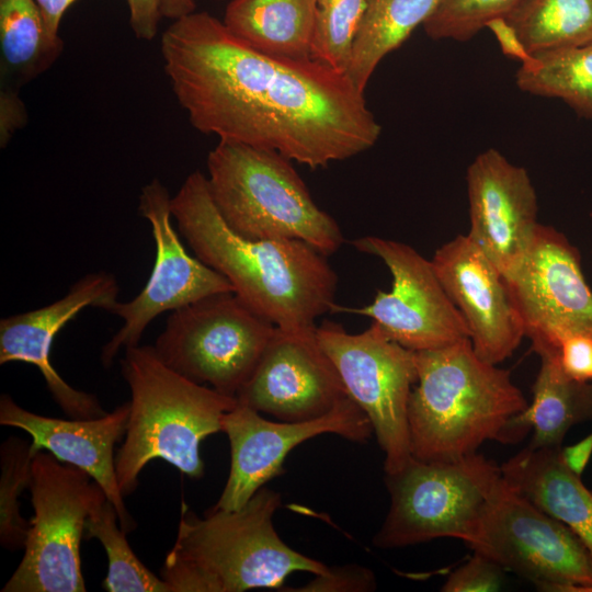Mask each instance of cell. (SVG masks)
<instances>
[{
    "mask_svg": "<svg viewBox=\"0 0 592 592\" xmlns=\"http://www.w3.org/2000/svg\"><path fill=\"white\" fill-rule=\"evenodd\" d=\"M440 0H365L345 76L362 93L380 60L429 19Z\"/></svg>",
    "mask_w": 592,
    "mask_h": 592,
    "instance_id": "25",
    "label": "cell"
},
{
    "mask_svg": "<svg viewBox=\"0 0 592 592\" xmlns=\"http://www.w3.org/2000/svg\"><path fill=\"white\" fill-rule=\"evenodd\" d=\"M129 12V25L141 41H151L158 33L162 18L159 0H125Z\"/></svg>",
    "mask_w": 592,
    "mask_h": 592,
    "instance_id": "36",
    "label": "cell"
},
{
    "mask_svg": "<svg viewBox=\"0 0 592 592\" xmlns=\"http://www.w3.org/2000/svg\"><path fill=\"white\" fill-rule=\"evenodd\" d=\"M351 397L368 417L385 454L384 471L400 469L412 456L408 402L418 379L415 352L388 338L376 322L352 334L332 321L316 329Z\"/></svg>",
    "mask_w": 592,
    "mask_h": 592,
    "instance_id": "10",
    "label": "cell"
},
{
    "mask_svg": "<svg viewBox=\"0 0 592 592\" xmlns=\"http://www.w3.org/2000/svg\"><path fill=\"white\" fill-rule=\"evenodd\" d=\"M45 19L49 33L54 37L59 36V26L66 11L77 0H36Z\"/></svg>",
    "mask_w": 592,
    "mask_h": 592,
    "instance_id": "38",
    "label": "cell"
},
{
    "mask_svg": "<svg viewBox=\"0 0 592 592\" xmlns=\"http://www.w3.org/2000/svg\"><path fill=\"white\" fill-rule=\"evenodd\" d=\"M503 568L475 551L474 556L453 571L442 587L445 592H492L503 583Z\"/></svg>",
    "mask_w": 592,
    "mask_h": 592,
    "instance_id": "32",
    "label": "cell"
},
{
    "mask_svg": "<svg viewBox=\"0 0 592 592\" xmlns=\"http://www.w3.org/2000/svg\"><path fill=\"white\" fill-rule=\"evenodd\" d=\"M126 535L115 506L103 492L90 509L84 527V537L96 538L107 557L103 589L107 592H171L161 577L139 560Z\"/></svg>",
    "mask_w": 592,
    "mask_h": 592,
    "instance_id": "28",
    "label": "cell"
},
{
    "mask_svg": "<svg viewBox=\"0 0 592 592\" xmlns=\"http://www.w3.org/2000/svg\"><path fill=\"white\" fill-rule=\"evenodd\" d=\"M179 234L195 257L216 270L252 310L284 330L316 327L333 312L338 276L327 255L296 239L254 240L223 219L207 179L190 173L171 198Z\"/></svg>",
    "mask_w": 592,
    "mask_h": 592,
    "instance_id": "2",
    "label": "cell"
},
{
    "mask_svg": "<svg viewBox=\"0 0 592 592\" xmlns=\"http://www.w3.org/2000/svg\"><path fill=\"white\" fill-rule=\"evenodd\" d=\"M560 448L527 446L501 467L504 481L570 528L592 556V491L563 464Z\"/></svg>",
    "mask_w": 592,
    "mask_h": 592,
    "instance_id": "21",
    "label": "cell"
},
{
    "mask_svg": "<svg viewBox=\"0 0 592 592\" xmlns=\"http://www.w3.org/2000/svg\"><path fill=\"white\" fill-rule=\"evenodd\" d=\"M517 87L530 94L560 99L592 119V43L525 56Z\"/></svg>",
    "mask_w": 592,
    "mask_h": 592,
    "instance_id": "27",
    "label": "cell"
},
{
    "mask_svg": "<svg viewBox=\"0 0 592 592\" xmlns=\"http://www.w3.org/2000/svg\"><path fill=\"white\" fill-rule=\"evenodd\" d=\"M365 0H317L310 58L345 75Z\"/></svg>",
    "mask_w": 592,
    "mask_h": 592,
    "instance_id": "30",
    "label": "cell"
},
{
    "mask_svg": "<svg viewBox=\"0 0 592 592\" xmlns=\"http://www.w3.org/2000/svg\"><path fill=\"white\" fill-rule=\"evenodd\" d=\"M523 0H440L423 23L433 39L466 42L492 22L504 20Z\"/></svg>",
    "mask_w": 592,
    "mask_h": 592,
    "instance_id": "31",
    "label": "cell"
},
{
    "mask_svg": "<svg viewBox=\"0 0 592 592\" xmlns=\"http://www.w3.org/2000/svg\"><path fill=\"white\" fill-rule=\"evenodd\" d=\"M116 278L104 271L78 280L58 300L41 308L2 318L0 321V364L23 362L34 365L57 406L71 419H93L106 411L95 395L70 386L50 361L58 332L82 309L95 307L109 312L117 301Z\"/></svg>",
    "mask_w": 592,
    "mask_h": 592,
    "instance_id": "18",
    "label": "cell"
},
{
    "mask_svg": "<svg viewBox=\"0 0 592 592\" xmlns=\"http://www.w3.org/2000/svg\"><path fill=\"white\" fill-rule=\"evenodd\" d=\"M488 27L519 59L588 45L592 43V0H523L504 20Z\"/></svg>",
    "mask_w": 592,
    "mask_h": 592,
    "instance_id": "23",
    "label": "cell"
},
{
    "mask_svg": "<svg viewBox=\"0 0 592 592\" xmlns=\"http://www.w3.org/2000/svg\"><path fill=\"white\" fill-rule=\"evenodd\" d=\"M162 18L177 20L195 12V0H159Z\"/></svg>",
    "mask_w": 592,
    "mask_h": 592,
    "instance_id": "39",
    "label": "cell"
},
{
    "mask_svg": "<svg viewBox=\"0 0 592 592\" xmlns=\"http://www.w3.org/2000/svg\"><path fill=\"white\" fill-rule=\"evenodd\" d=\"M171 198L158 179L141 189L138 210L151 228L155 264L140 293L128 301L117 300L109 310L123 325L102 348L100 358L104 367L112 366L122 349L138 345L148 325L159 315L212 294L232 292L225 276L192 257L183 246L172 225Z\"/></svg>",
    "mask_w": 592,
    "mask_h": 592,
    "instance_id": "14",
    "label": "cell"
},
{
    "mask_svg": "<svg viewBox=\"0 0 592 592\" xmlns=\"http://www.w3.org/2000/svg\"><path fill=\"white\" fill-rule=\"evenodd\" d=\"M540 367L532 389V402L509 424L510 443L533 430L528 446L560 448L568 430L592 420V384L565 373L559 352L538 353Z\"/></svg>",
    "mask_w": 592,
    "mask_h": 592,
    "instance_id": "22",
    "label": "cell"
},
{
    "mask_svg": "<svg viewBox=\"0 0 592 592\" xmlns=\"http://www.w3.org/2000/svg\"><path fill=\"white\" fill-rule=\"evenodd\" d=\"M163 69L201 133L316 169L372 148L382 126L349 78L312 59L264 54L207 12L166 29Z\"/></svg>",
    "mask_w": 592,
    "mask_h": 592,
    "instance_id": "1",
    "label": "cell"
},
{
    "mask_svg": "<svg viewBox=\"0 0 592 592\" xmlns=\"http://www.w3.org/2000/svg\"><path fill=\"white\" fill-rule=\"evenodd\" d=\"M317 0H231L224 24L264 54L311 59Z\"/></svg>",
    "mask_w": 592,
    "mask_h": 592,
    "instance_id": "24",
    "label": "cell"
},
{
    "mask_svg": "<svg viewBox=\"0 0 592 592\" xmlns=\"http://www.w3.org/2000/svg\"><path fill=\"white\" fill-rule=\"evenodd\" d=\"M468 546L542 590L592 592V556L580 538L503 477Z\"/></svg>",
    "mask_w": 592,
    "mask_h": 592,
    "instance_id": "11",
    "label": "cell"
},
{
    "mask_svg": "<svg viewBox=\"0 0 592 592\" xmlns=\"http://www.w3.org/2000/svg\"><path fill=\"white\" fill-rule=\"evenodd\" d=\"M470 228L468 238L503 277L522 263L537 223V196L523 167L490 148L479 153L466 174Z\"/></svg>",
    "mask_w": 592,
    "mask_h": 592,
    "instance_id": "17",
    "label": "cell"
},
{
    "mask_svg": "<svg viewBox=\"0 0 592 592\" xmlns=\"http://www.w3.org/2000/svg\"><path fill=\"white\" fill-rule=\"evenodd\" d=\"M121 368L130 390L126 433L115 455L123 496L136 490L141 470L152 459L201 478V443L221 431L223 417L237 406V398L174 372L150 345L125 349Z\"/></svg>",
    "mask_w": 592,
    "mask_h": 592,
    "instance_id": "5",
    "label": "cell"
},
{
    "mask_svg": "<svg viewBox=\"0 0 592 592\" xmlns=\"http://www.w3.org/2000/svg\"><path fill=\"white\" fill-rule=\"evenodd\" d=\"M504 280L537 354L559 352L572 334L592 337V289L580 252L554 227L537 225L525 258Z\"/></svg>",
    "mask_w": 592,
    "mask_h": 592,
    "instance_id": "13",
    "label": "cell"
},
{
    "mask_svg": "<svg viewBox=\"0 0 592 592\" xmlns=\"http://www.w3.org/2000/svg\"><path fill=\"white\" fill-rule=\"evenodd\" d=\"M35 455L31 443L11 435L0 446V543L11 551L24 548L30 521L22 517L19 497L29 489Z\"/></svg>",
    "mask_w": 592,
    "mask_h": 592,
    "instance_id": "29",
    "label": "cell"
},
{
    "mask_svg": "<svg viewBox=\"0 0 592 592\" xmlns=\"http://www.w3.org/2000/svg\"><path fill=\"white\" fill-rule=\"evenodd\" d=\"M128 415L129 401L99 418L67 420L29 411L8 394L0 397V424L26 432L34 455L46 451L86 471L104 490L127 534L136 528V522L118 486L114 447L125 436Z\"/></svg>",
    "mask_w": 592,
    "mask_h": 592,
    "instance_id": "20",
    "label": "cell"
},
{
    "mask_svg": "<svg viewBox=\"0 0 592 592\" xmlns=\"http://www.w3.org/2000/svg\"><path fill=\"white\" fill-rule=\"evenodd\" d=\"M34 516L24 555L2 592H84L80 544L86 520L104 492L86 471L46 451L33 457Z\"/></svg>",
    "mask_w": 592,
    "mask_h": 592,
    "instance_id": "9",
    "label": "cell"
},
{
    "mask_svg": "<svg viewBox=\"0 0 592 592\" xmlns=\"http://www.w3.org/2000/svg\"><path fill=\"white\" fill-rule=\"evenodd\" d=\"M501 481V467L477 453L451 462L411 456L385 474L390 505L373 545L399 548L440 537L468 545Z\"/></svg>",
    "mask_w": 592,
    "mask_h": 592,
    "instance_id": "7",
    "label": "cell"
},
{
    "mask_svg": "<svg viewBox=\"0 0 592 592\" xmlns=\"http://www.w3.org/2000/svg\"><path fill=\"white\" fill-rule=\"evenodd\" d=\"M281 502L265 486L237 510L213 506L197 516L183 502L161 579L171 592H242L282 590L293 572L323 573L327 565L293 549L275 531Z\"/></svg>",
    "mask_w": 592,
    "mask_h": 592,
    "instance_id": "3",
    "label": "cell"
},
{
    "mask_svg": "<svg viewBox=\"0 0 592 592\" xmlns=\"http://www.w3.org/2000/svg\"><path fill=\"white\" fill-rule=\"evenodd\" d=\"M297 589L288 591L300 592H367L376 589L374 572L360 565L328 567L323 573Z\"/></svg>",
    "mask_w": 592,
    "mask_h": 592,
    "instance_id": "33",
    "label": "cell"
},
{
    "mask_svg": "<svg viewBox=\"0 0 592 592\" xmlns=\"http://www.w3.org/2000/svg\"><path fill=\"white\" fill-rule=\"evenodd\" d=\"M559 362L571 378L592 379V337L572 334L563 339L559 346Z\"/></svg>",
    "mask_w": 592,
    "mask_h": 592,
    "instance_id": "34",
    "label": "cell"
},
{
    "mask_svg": "<svg viewBox=\"0 0 592 592\" xmlns=\"http://www.w3.org/2000/svg\"><path fill=\"white\" fill-rule=\"evenodd\" d=\"M418 379L408 402L411 455L451 462L486 441L509 443L510 421L527 401L510 372L480 358L469 338L415 352Z\"/></svg>",
    "mask_w": 592,
    "mask_h": 592,
    "instance_id": "4",
    "label": "cell"
},
{
    "mask_svg": "<svg viewBox=\"0 0 592 592\" xmlns=\"http://www.w3.org/2000/svg\"><path fill=\"white\" fill-rule=\"evenodd\" d=\"M351 244L387 265L392 276L391 289L378 291L371 304L360 308L335 305L333 312L369 317L388 338L414 352L469 338L465 320L446 294L431 260L409 244L376 236L357 238Z\"/></svg>",
    "mask_w": 592,
    "mask_h": 592,
    "instance_id": "12",
    "label": "cell"
},
{
    "mask_svg": "<svg viewBox=\"0 0 592 592\" xmlns=\"http://www.w3.org/2000/svg\"><path fill=\"white\" fill-rule=\"evenodd\" d=\"M64 48L45 23L36 0H0L2 87L19 89L46 71Z\"/></svg>",
    "mask_w": 592,
    "mask_h": 592,
    "instance_id": "26",
    "label": "cell"
},
{
    "mask_svg": "<svg viewBox=\"0 0 592 592\" xmlns=\"http://www.w3.org/2000/svg\"><path fill=\"white\" fill-rule=\"evenodd\" d=\"M221 431L230 444V469L214 506L224 510L241 508L266 482L284 474L287 455L303 442L331 433L364 443L373 434L368 417L351 397L329 413L301 422L270 421L238 402L224 414Z\"/></svg>",
    "mask_w": 592,
    "mask_h": 592,
    "instance_id": "15",
    "label": "cell"
},
{
    "mask_svg": "<svg viewBox=\"0 0 592 592\" xmlns=\"http://www.w3.org/2000/svg\"><path fill=\"white\" fill-rule=\"evenodd\" d=\"M315 328L275 329L237 401L280 421H310L349 397Z\"/></svg>",
    "mask_w": 592,
    "mask_h": 592,
    "instance_id": "16",
    "label": "cell"
},
{
    "mask_svg": "<svg viewBox=\"0 0 592 592\" xmlns=\"http://www.w3.org/2000/svg\"><path fill=\"white\" fill-rule=\"evenodd\" d=\"M559 453L567 468L580 477L592 456V433L576 444L560 447Z\"/></svg>",
    "mask_w": 592,
    "mask_h": 592,
    "instance_id": "37",
    "label": "cell"
},
{
    "mask_svg": "<svg viewBox=\"0 0 592 592\" xmlns=\"http://www.w3.org/2000/svg\"><path fill=\"white\" fill-rule=\"evenodd\" d=\"M431 262L476 354L496 365L510 357L525 334L500 271L467 235L441 246Z\"/></svg>",
    "mask_w": 592,
    "mask_h": 592,
    "instance_id": "19",
    "label": "cell"
},
{
    "mask_svg": "<svg viewBox=\"0 0 592 592\" xmlns=\"http://www.w3.org/2000/svg\"><path fill=\"white\" fill-rule=\"evenodd\" d=\"M292 162L274 150L219 140L206 161L210 196L238 235L301 240L328 257L342 246L343 234Z\"/></svg>",
    "mask_w": 592,
    "mask_h": 592,
    "instance_id": "6",
    "label": "cell"
},
{
    "mask_svg": "<svg viewBox=\"0 0 592 592\" xmlns=\"http://www.w3.org/2000/svg\"><path fill=\"white\" fill-rule=\"evenodd\" d=\"M26 111L16 89L2 87L0 92V145L5 147L15 132L24 126Z\"/></svg>",
    "mask_w": 592,
    "mask_h": 592,
    "instance_id": "35",
    "label": "cell"
},
{
    "mask_svg": "<svg viewBox=\"0 0 592 592\" xmlns=\"http://www.w3.org/2000/svg\"><path fill=\"white\" fill-rule=\"evenodd\" d=\"M275 329L234 292H221L171 311L152 346L174 372L236 398Z\"/></svg>",
    "mask_w": 592,
    "mask_h": 592,
    "instance_id": "8",
    "label": "cell"
}]
</instances>
